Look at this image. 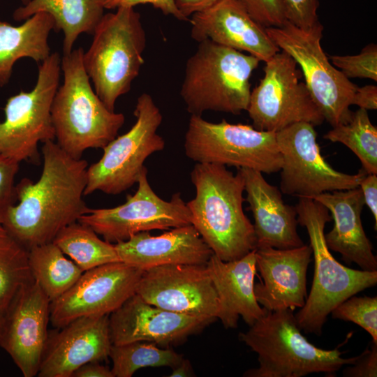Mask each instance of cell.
I'll list each match as a JSON object with an SVG mask.
<instances>
[{
    "label": "cell",
    "mask_w": 377,
    "mask_h": 377,
    "mask_svg": "<svg viewBox=\"0 0 377 377\" xmlns=\"http://www.w3.org/2000/svg\"><path fill=\"white\" fill-rule=\"evenodd\" d=\"M353 105L367 111L369 110H376L377 87L372 84L365 85L361 87H357L352 100Z\"/></svg>",
    "instance_id": "60d3db41"
},
{
    "label": "cell",
    "mask_w": 377,
    "mask_h": 377,
    "mask_svg": "<svg viewBox=\"0 0 377 377\" xmlns=\"http://www.w3.org/2000/svg\"><path fill=\"white\" fill-rule=\"evenodd\" d=\"M210 323L149 304L136 293L109 315L112 345L145 341L168 348L183 343Z\"/></svg>",
    "instance_id": "ac0fdd59"
},
{
    "label": "cell",
    "mask_w": 377,
    "mask_h": 377,
    "mask_svg": "<svg viewBox=\"0 0 377 377\" xmlns=\"http://www.w3.org/2000/svg\"><path fill=\"white\" fill-rule=\"evenodd\" d=\"M50 304L34 279L19 290L3 316L0 346L24 377L38 375L48 337Z\"/></svg>",
    "instance_id": "e0dca14e"
},
{
    "label": "cell",
    "mask_w": 377,
    "mask_h": 377,
    "mask_svg": "<svg viewBox=\"0 0 377 377\" xmlns=\"http://www.w3.org/2000/svg\"><path fill=\"white\" fill-rule=\"evenodd\" d=\"M145 167L138 179V189L125 203L112 208L87 207L78 221L87 225L104 240L116 244L140 232L168 230L192 225V216L180 193L164 200L151 188Z\"/></svg>",
    "instance_id": "4fadbf2b"
},
{
    "label": "cell",
    "mask_w": 377,
    "mask_h": 377,
    "mask_svg": "<svg viewBox=\"0 0 377 377\" xmlns=\"http://www.w3.org/2000/svg\"><path fill=\"white\" fill-rule=\"evenodd\" d=\"M359 187L362 190L365 205L369 208L377 228V175L367 174L361 180Z\"/></svg>",
    "instance_id": "ab89813d"
},
{
    "label": "cell",
    "mask_w": 377,
    "mask_h": 377,
    "mask_svg": "<svg viewBox=\"0 0 377 377\" xmlns=\"http://www.w3.org/2000/svg\"><path fill=\"white\" fill-rule=\"evenodd\" d=\"M312 199L324 205L334 220L332 230L325 234L330 250L340 253L346 263H354L361 269L377 271V258L362 223L365 203L360 188L323 193Z\"/></svg>",
    "instance_id": "cb8c5ba5"
},
{
    "label": "cell",
    "mask_w": 377,
    "mask_h": 377,
    "mask_svg": "<svg viewBox=\"0 0 377 377\" xmlns=\"http://www.w3.org/2000/svg\"><path fill=\"white\" fill-rule=\"evenodd\" d=\"M264 76L251 91L247 112L253 126L276 133L290 125L325 121L304 82L301 71L286 52L280 50L265 62Z\"/></svg>",
    "instance_id": "7c38bea8"
},
{
    "label": "cell",
    "mask_w": 377,
    "mask_h": 377,
    "mask_svg": "<svg viewBox=\"0 0 377 377\" xmlns=\"http://www.w3.org/2000/svg\"><path fill=\"white\" fill-rule=\"evenodd\" d=\"M109 357L114 377H131L134 373L145 367H169L172 369L184 359L182 355L171 349L145 341H134L121 345H112Z\"/></svg>",
    "instance_id": "4dcf8cb0"
},
{
    "label": "cell",
    "mask_w": 377,
    "mask_h": 377,
    "mask_svg": "<svg viewBox=\"0 0 377 377\" xmlns=\"http://www.w3.org/2000/svg\"><path fill=\"white\" fill-rule=\"evenodd\" d=\"M293 311H266L239 340L258 355L259 367L247 370L246 377H302L314 373L334 376L352 364L359 355L344 358L340 345L332 350L320 348L301 333Z\"/></svg>",
    "instance_id": "277c9868"
},
{
    "label": "cell",
    "mask_w": 377,
    "mask_h": 377,
    "mask_svg": "<svg viewBox=\"0 0 377 377\" xmlns=\"http://www.w3.org/2000/svg\"><path fill=\"white\" fill-rule=\"evenodd\" d=\"M259 63L251 54L208 39L199 42L186 61L180 89L187 111L200 116L209 110L233 114L246 111L250 78Z\"/></svg>",
    "instance_id": "8992f818"
},
{
    "label": "cell",
    "mask_w": 377,
    "mask_h": 377,
    "mask_svg": "<svg viewBox=\"0 0 377 377\" xmlns=\"http://www.w3.org/2000/svg\"><path fill=\"white\" fill-rule=\"evenodd\" d=\"M135 293L163 309L211 323L218 319L219 300L206 265H166L145 270Z\"/></svg>",
    "instance_id": "2e32d148"
},
{
    "label": "cell",
    "mask_w": 377,
    "mask_h": 377,
    "mask_svg": "<svg viewBox=\"0 0 377 377\" xmlns=\"http://www.w3.org/2000/svg\"><path fill=\"white\" fill-rule=\"evenodd\" d=\"M346 377H376L377 376V343L372 341L371 348H367L355 363L348 364L343 371Z\"/></svg>",
    "instance_id": "f35d334b"
},
{
    "label": "cell",
    "mask_w": 377,
    "mask_h": 377,
    "mask_svg": "<svg viewBox=\"0 0 377 377\" xmlns=\"http://www.w3.org/2000/svg\"><path fill=\"white\" fill-rule=\"evenodd\" d=\"M206 266L219 300L218 319L226 328H236L239 316L251 326L265 313L254 294L256 249L230 261L213 253Z\"/></svg>",
    "instance_id": "d4e9b609"
},
{
    "label": "cell",
    "mask_w": 377,
    "mask_h": 377,
    "mask_svg": "<svg viewBox=\"0 0 377 377\" xmlns=\"http://www.w3.org/2000/svg\"><path fill=\"white\" fill-rule=\"evenodd\" d=\"M191 36L198 43L208 39L260 61H267L281 50L266 28L254 20L237 0H221L191 15Z\"/></svg>",
    "instance_id": "44dd1931"
},
{
    "label": "cell",
    "mask_w": 377,
    "mask_h": 377,
    "mask_svg": "<svg viewBox=\"0 0 377 377\" xmlns=\"http://www.w3.org/2000/svg\"><path fill=\"white\" fill-rule=\"evenodd\" d=\"M72 377H114L111 369L100 362H87L80 367Z\"/></svg>",
    "instance_id": "b9f144b4"
},
{
    "label": "cell",
    "mask_w": 377,
    "mask_h": 377,
    "mask_svg": "<svg viewBox=\"0 0 377 377\" xmlns=\"http://www.w3.org/2000/svg\"><path fill=\"white\" fill-rule=\"evenodd\" d=\"M29 265L33 278L50 302L67 291L83 272L52 242L30 249Z\"/></svg>",
    "instance_id": "83f0119b"
},
{
    "label": "cell",
    "mask_w": 377,
    "mask_h": 377,
    "mask_svg": "<svg viewBox=\"0 0 377 377\" xmlns=\"http://www.w3.org/2000/svg\"><path fill=\"white\" fill-rule=\"evenodd\" d=\"M186 156L196 163L249 168L262 173L279 172L283 161L276 133L253 126L213 123L191 115L184 144Z\"/></svg>",
    "instance_id": "ba28073f"
},
{
    "label": "cell",
    "mask_w": 377,
    "mask_h": 377,
    "mask_svg": "<svg viewBox=\"0 0 377 377\" xmlns=\"http://www.w3.org/2000/svg\"><path fill=\"white\" fill-rule=\"evenodd\" d=\"M114 246L121 262L143 271L166 265H206L213 254L193 225L158 236L140 232Z\"/></svg>",
    "instance_id": "7402d4cb"
},
{
    "label": "cell",
    "mask_w": 377,
    "mask_h": 377,
    "mask_svg": "<svg viewBox=\"0 0 377 377\" xmlns=\"http://www.w3.org/2000/svg\"><path fill=\"white\" fill-rule=\"evenodd\" d=\"M237 170L243 176L245 200L254 219L256 248L287 249L304 245L297 232L295 207L283 201L281 191L268 183L259 171L249 168Z\"/></svg>",
    "instance_id": "603a6c76"
},
{
    "label": "cell",
    "mask_w": 377,
    "mask_h": 377,
    "mask_svg": "<svg viewBox=\"0 0 377 377\" xmlns=\"http://www.w3.org/2000/svg\"><path fill=\"white\" fill-rule=\"evenodd\" d=\"M311 255L310 245L306 244L287 249H256V269L263 282L254 284V294L266 311H294L304 305Z\"/></svg>",
    "instance_id": "ffe728a7"
},
{
    "label": "cell",
    "mask_w": 377,
    "mask_h": 377,
    "mask_svg": "<svg viewBox=\"0 0 377 377\" xmlns=\"http://www.w3.org/2000/svg\"><path fill=\"white\" fill-rule=\"evenodd\" d=\"M314 126L298 122L276 133L282 156L280 190L286 195L310 198L326 192L359 186L367 174L350 175L334 169L323 158Z\"/></svg>",
    "instance_id": "5bb4252c"
},
{
    "label": "cell",
    "mask_w": 377,
    "mask_h": 377,
    "mask_svg": "<svg viewBox=\"0 0 377 377\" xmlns=\"http://www.w3.org/2000/svg\"><path fill=\"white\" fill-rule=\"evenodd\" d=\"M266 31L276 46L301 68L304 83L325 121L332 127L348 121L357 86L333 66L323 50L321 23L303 29L287 21Z\"/></svg>",
    "instance_id": "9c48e42d"
},
{
    "label": "cell",
    "mask_w": 377,
    "mask_h": 377,
    "mask_svg": "<svg viewBox=\"0 0 377 377\" xmlns=\"http://www.w3.org/2000/svg\"><path fill=\"white\" fill-rule=\"evenodd\" d=\"M105 9H117L120 7H134L139 4H151L165 15H171L181 21H190L177 8L175 0H98Z\"/></svg>",
    "instance_id": "8d00e7d4"
},
{
    "label": "cell",
    "mask_w": 377,
    "mask_h": 377,
    "mask_svg": "<svg viewBox=\"0 0 377 377\" xmlns=\"http://www.w3.org/2000/svg\"><path fill=\"white\" fill-rule=\"evenodd\" d=\"M104 8L98 0H30L15 10V21L26 20L38 13H46L54 20V31H63V53L68 54L79 35L93 34Z\"/></svg>",
    "instance_id": "4316f807"
},
{
    "label": "cell",
    "mask_w": 377,
    "mask_h": 377,
    "mask_svg": "<svg viewBox=\"0 0 377 377\" xmlns=\"http://www.w3.org/2000/svg\"><path fill=\"white\" fill-rule=\"evenodd\" d=\"M251 17L265 28L280 27L286 22L279 0H237Z\"/></svg>",
    "instance_id": "e575fe53"
},
{
    "label": "cell",
    "mask_w": 377,
    "mask_h": 377,
    "mask_svg": "<svg viewBox=\"0 0 377 377\" xmlns=\"http://www.w3.org/2000/svg\"><path fill=\"white\" fill-rule=\"evenodd\" d=\"M43 165L36 182L22 179L15 186L19 202L0 209L7 235L28 251L53 241L87 209L83 200L88 163L66 154L54 140L43 142Z\"/></svg>",
    "instance_id": "6da1fadb"
},
{
    "label": "cell",
    "mask_w": 377,
    "mask_h": 377,
    "mask_svg": "<svg viewBox=\"0 0 377 377\" xmlns=\"http://www.w3.org/2000/svg\"><path fill=\"white\" fill-rule=\"evenodd\" d=\"M48 332L38 377H72L82 365L109 357V315L84 316Z\"/></svg>",
    "instance_id": "d6986e66"
},
{
    "label": "cell",
    "mask_w": 377,
    "mask_h": 377,
    "mask_svg": "<svg viewBox=\"0 0 377 377\" xmlns=\"http://www.w3.org/2000/svg\"><path fill=\"white\" fill-rule=\"evenodd\" d=\"M54 20L46 13H38L20 26L0 20V87L8 83L15 63L24 57L42 62L50 53V33Z\"/></svg>",
    "instance_id": "484cf974"
},
{
    "label": "cell",
    "mask_w": 377,
    "mask_h": 377,
    "mask_svg": "<svg viewBox=\"0 0 377 377\" xmlns=\"http://www.w3.org/2000/svg\"><path fill=\"white\" fill-rule=\"evenodd\" d=\"M193 376V371L189 360L184 358L178 365L172 368V371L169 376L187 377Z\"/></svg>",
    "instance_id": "ee69618b"
},
{
    "label": "cell",
    "mask_w": 377,
    "mask_h": 377,
    "mask_svg": "<svg viewBox=\"0 0 377 377\" xmlns=\"http://www.w3.org/2000/svg\"><path fill=\"white\" fill-rule=\"evenodd\" d=\"M334 319L350 321L366 330L377 343V297L353 295L331 312Z\"/></svg>",
    "instance_id": "d6a6232c"
},
{
    "label": "cell",
    "mask_w": 377,
    "mask_h": 377,
    "mask_svg": "<svg viewBox=\"0 0 377 377\" xmlns=\"http://www.w3.org/2000/svg\"><path fill=\"white\" fill-rule=\"evenodd\" d=\"M7 235L6 233V231L3 226V223H2V219H1V214H0V236H3V235Z\"/></svg>",
    "instance_id": "f6af8a7d"
},
{
    "label": "cell",
    "mask_w": 377,
    "mask_h": 377,
    "mask_svg": "<svg viewBox=\"0 0 377 377\" xmlns=\"http://www.w3.org/2000/svg\"><path fill=\"white\" fill-rule=\"evenodd\" d=\"M142 273L121 261L83 272L67 291L51 302V324L59 328L81 317L110 315L135 293Z\"/></svg>",
    "instance_id": "9a60e30c"
},
{
    "label": "cell",
    "mask_w": 377,
    "mask_h": 377,
    "mask_svg": "<svg viewBox=\"0 0 377 377\" xmlns=\"http://www.w3.org/2000/svg\"><path fill=\"white\" fill-rule=\"evenodd\" d=\"M116 10L103 15L83 54L84 67L94 91L111 111L138 76L147 41L140 13L133 7Z\"/></svg>",
    "instance_id": "52a82bcc"
},
{
    "label": "cell",
    "mask_w": 377,
    "mask_h": 377,
    "mask_svg": "<svg viewBox=\"0 0 377 377\" xmlns=\"http://www.w3.org/2000/svg\"><path fill=\"white\" fill-rule=\"evenodd\" d=\"M333 66L350 78H367L377 81V46L370 43L355 55H331Z\"/></svg>",
    "instance_id": "836d02e7"
},
{
    "label": "cell",
    "mask_w": 377,
    "mask_h": 377,
    "mask_svg": "<svg viewBox=\"0 0 377 377\" xmlns=\"http://www.w3.org/2000/svg\"><path fill=\"white\" fill-rule=\"evenodd\" d=\"M323 138L346 146L359 158L362 169L367 174L377 175V128L367 110L353 112L348 121L332 127Z\"/></svg>",
    "instance_id": "f546056e"
},
{
    "label": "cell",
    "mask_w": 377,
    "mask_h": 377,
    "mask_svg": "<svg viewBox=\"0 0 377 377\" xmlns=\"http://www.w3.org/2000/svg\"><path fill=\"white\" fill-rule=\"evenodd\" d=\"M286 20L293 25L308 29L320 23L318 16L319 0H279Z\"/></svg>",
    "instance_id": "d590c367"
},
{
    "label": "cell",
    "mask_w": 377,
    "mask_h": 377,
    "mask_svg": "<svg viewBox=\"0 0 377 377\" xmlns=\"http://www.w3.org/2000/svg\"><path fill=\"white\" fill-rule=\"evenodd\" d=\"M61 58L51 53L38 67L36 83L29 91L10 97L0 121V154L13 161H39L38 144L54 140L51 116L53 98L59 87Z\"/></svg>",
    "instance_id": "30bf717a"
},
{
    "label": "cell",
    "mask_w": 377,
    "mask_h": 377,
    "mask_svg": "<svg viewBox=\"0 0 377 377\" xmlns=\"http://www.w3.org/2000/svg\"><path fill=\"white\" fill-rule=\"evenodd\" d=\"M136 121L128 131L116 137L103 149L102 157L87 168L84 195L100 191L119 194L137 183L145 160L165 147L157 133L163 116L152 97L142 94L133 112Z\"/></svg>",
    "instance_id": "8fae6325"
},
{
    "label": "cell",
    "mask_w": 377,
    "mask_h": 377,
    "mask_svg": "<svg viewBox=\"0 0 377 377\" xmlns=\"http://www.w3.org/2000/svg\"><path fill=\"white\" fill-rule=\"evenodd\" d=\"M84 49L64 55V82L53 98L51 116L57 145L71 157L88 149H103L124 124L122 113L110 110L92 89L83 64Z\"/></svg>",
    "instance_id": "3957f363"
},
{
    "label": "cell",
    "mask_w": 377,
    "mask_h": 377,
    "mask_svg": "<svg viewBox=\"0 0 377 377\" xmlns=\"http://www.w3.org/2000/svg\"><path fill=\"white\" fill-rule=\"evenodd\" d=\"M191 179L195 196L186 203L192 225L213 253L223 261L256 249L253 226L243 210L244 181L223 165L196 163Z\"/></svg>",
    "instance_id": "7a4b0ae2"
},
{
    "label": "cell",
    "mask_w": 377,
    "mask_h": 377,
    "mask_svg": "<svg viewBox=\"0 0 377 377\" xmlns=\"http://www.w3.org/2000/svg\"><path fill=\"white\" fill-rule=\"evenodd\" d=\"M219 1L221 0H175L180 13L188 19L189 16L207 9Z\"/></svg>",
    "instance_id": "7bdbcfd3"
},
{
    "label": "cell",
    "mask_w": 377,
    "mask_h": 377,
    "mask_svg": "<svg viewBox=\"0 0 377 377\" xmlns=\"http://www.w3.org/2000/svg\"><path fill=\"white\" fill-rule=\"evenodd\" d=\"M19 164L0 154V209L13 204L15 198L14 181Z\"/></svg>",
    "instance_id": "74e56055"
},
{
    "label": "cell",
    "mask_w": 377,
    "mask_h": 377,
    "mask_svg": "<svg viewBox=\"0 0 377 377\" xmlns=\"http://www.w3.org/2000/svg\"><path fill=\"white\" fill-rule=\"evenodd\" d=\"M295 207L298 223L308 233L314 261L310 293L295 316L301 330L319 336L328 315L337 305L376 285L377 271L354 269L335 259L325 238V226L332 217L324 205L310 198H299Z\"/></svg>",
    "instance_id": "5b68a950"
},
{
    "label": "cell",
    "mask_w": 377,
    "mask_h": 377,
    "mask_svg": "<svg viewBox=\"0 0 377 377\" xmlns=\"http://www.w3.org/2000/svg\"><path fill=\"white\" fill-rule=\"evenodd\" d=\"M30 0H21L23 5L27 4Z\"/></svg>",
    "instance_id": "bcb514c9"
},
{
    "label": "cell",
    "mask_w": 377,
    "mask_h": 377,
    "mask_svg": "<svg viewBox=\"0 0 377 377\" xmlns=\"http://www.w3.org/2000/svg\"><path fill=\"white\" fill-rule=\"evenodd\" d=\"M52 242L83 272L120 261L114 244L102 240L92 228L78 221L61 229Z\"/></svg>",
    "instance_id": "f1b7e54d"
},
{
    "label": "cell",
    "mask_w": 377,
    "mask_h": 377,
    "mask_svg": "<svg viewBox=\"0 0 377 377\" xmlns=\"http://www.w3.org/2000/svg\"><path fill=\"white\" fill-rule=\"evenodd\" d=\"M34 279L29 251L8 235L0 236V316L19 290Z\"/></svg>",
    "instance_id": "1f68e13d"
},
{
    "label": "cell",
    "mask_w": 377,
    "mask_h": 377,
    "mask_svg": "<svg viewBox=\"0 0 377 377\" xmlns=\"http://www.w3.org/2000/svg\"><path fill=\"white\" fill-rule=\"evenodd\" d=\"M2 318L3 317L0 316V332H1V328Z\"/></svg>",
    "instance_id": "7dc6e473"
}]
</instances>
